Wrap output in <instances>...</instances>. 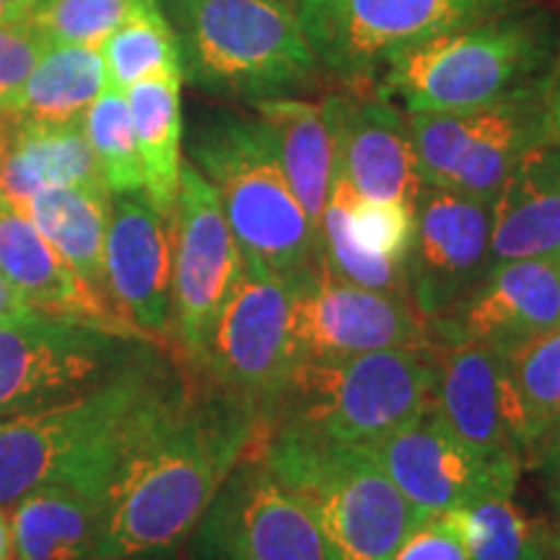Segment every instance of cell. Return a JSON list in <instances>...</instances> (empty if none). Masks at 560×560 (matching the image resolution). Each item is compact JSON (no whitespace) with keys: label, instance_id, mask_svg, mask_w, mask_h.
<instances>
[{"label":"cell","instance_id":"cell-1","mask_svg":"<svg viewBox=\"0 0 560 560\" xmlns=\"http://www.w3.org/2000/svg\"><path fill=\"white\" fill-rule=\"evenodd\" d=\"M257 429L260 420L185 363L104 486L96 560L177 550Z\"/></svg>","mask_w":560,"mask_h":560},{"label":"cell","instance_id":"cell-2","mask_svg":"<svg viewBox=\"0 0 560 560\" xmlns=\"http://www.w3.org/2000/svg\"><path fill=\"white\" fill-rule=\"evenodd\" d=\"M182 371L149 342L94 387L0 418V506L60 480L104 493L125 444Z\"/></svg>","mask_w":560,"mask_h":560},{"label":"cell","instance_id":"cell-3","mask_svg":"<svg viewBox=\"0 0 560 560\" xmlns=\"http://www.w3.org/2000/svg\"><path fill=\"white\" fill-rule=\"evenodd\" d=\"M433 353L384 348L342 359H301L260 429L369 450L429 408Z\"/></svg>","mask_w":560,"mask_h":560},{"label":"cell","instance_id":"cell-4","mask_svg":"<svg viewBox=\"0 0 560 560\" xmlns=\"http://www.w3.org/2000/svg\"><path fill=\"white\" fill-rule=\"evenodd\" d=\"M190 161L219 192L244 268L285 283L317 268L319 229L293 195L260 120L213 117L195 132Z\"/></svg>","mask_w":560,"mask_h":560},{"label":"cell","instance_id":"cell-5","mask_svg":"<svg viewBox=\"0 0 560 560\" xmlns=\"http://www.w3.org/2000/svg\"><path fill=\"white\" fill-rule=\"evenodd\" d=\"M252 444L280 486L310 511L335 560H392L429 516L366 450L262 429Z\"/></svg>","mask_w":560,"mask_h":560},{"label":"cell","instance_id":"cell-6","mask_svg":"<svg viewBox=\"0 0 560 560\" xmlns=\"http://www.w3.org/2000/svg\"><path fill=\"white\" fill-rule=\"evenodd\" d=\"M552 50V24L540 11H511L446 32L397 55L376 94L418 112H467L532 89Z\"/></svg>","mask_w":560,"mask_h":560},{"label":"cell","instance_id":"cell-7","mask_svg":"<svg viewBox=\"0 0 560 560\" xmlns=\"http://www.w3.org/2000/svg\"><path fill=\"white\" fill-rule=\"evenodd\" d=\"M190 75L221 94L291 96L319 62L289 0H177Z\"/></svg>","mask_w":560,"mask_h":560},{"label":"cell","instance_id":"cell-8","mask_svg":"<svg viewBox=\"0 0 560 560\" xmlns=\"http://www.w3.org/2000/svg\"><path fill=\"white\" fill-rule=\"evenodd\" d=\"M529 0H299L319 68L369 83L397 55L478 21L527 9Z\"/></svg>","mask_w":560,"mask_h":560},{"label":"cell","instance_id":"cell-9","mask_svg":"<svg viewBox=\"0 0 560 560\" xmlns=\"http://www.w3.org/2000/svg\"><path fill=\"white\" fill-rule=\"evenodd\" d=\"M182 545L185 560H335L317 522L280 486L255 444Z\"/></svg>","mask_w":560,"mask_h":560},{"label":"cell","instance_id":"cell-10","mask_svg":"<svg viewBox=\"0 0 560 560\" xmlns=\"http://www.w3.org/2000/svg\"><path fill=\"white\" fill-rule=\"evenodd\" d=\"M172 335L179 359L198 369L210 330L244 272V257L219 192L192 161H182L172 215Z\"/></svg>","mask_w":560,"mask_h":560},{"label":"cell","instance_id":"cell-11","mask_svg":"<svg viewBox=\"0 0 560 560\" xmlns=\"http://www.w3.org/2000/svg\"><path fill=\"white\" fill-rule=\"evenodd\" d=\"M293 363L291 285L244 268L192 371L262 423Z\"/></svg>","mask_w":560,"mask_h":560},{"label":"cell","instance_id":"cell-12","mask_svg":"<svg viewBox=\"0 0 560 560\" xmlns=\"http://www.w3.org/2000/svg\"><path fill=\"white\" fill-rule=\"evenodd\" d=\"M149 342L30 314L0 325V418L94 387Z\"/></svg>","mask_w":560,"mask_h":560},{"label":"cell","instance_id":"cell-13","mask_svg":"<svg viewBox=\"0 0 560 560\" xmlns=\"http://www.w3.org/2000/svg\"><path fill=\"white\" fill-rule=\"evenodd\" d=\"M366 452L405 499L429 514L467 509L493 495H514L522 472L516 454L478 450L457 436L433 402Z\"/></svg>","mask_w":560,"mask_h":560},{"label":"cell","instance_id":"cell-14","mask_svg":"<svg viewBox=\"0 0 560 560\" xmlns=\"http://www.w3.org/2000/svg\"><path fill=\"white\" fill-rule=\"evenodd\" d=\"M291 285L293 359H342L384 348H429V322L408 299L348 283L325 262Z\"/></svg>","mask_w":560,"mask_h":560},{"label":"cell","instance_id":"cell-15","mask_svg":"<svg viewBox=\"0 0 560 560\" xmlns=\"http://www.w3.org/2000/svg\"><path fill=\"white\" fill-rule=\"evenodd\" d=\"M490 226V202L423 185L408 255V291L425 322L450 317L488 276Z\"/></svg>","mask_w":560,"mask_h":560},{"label":"cell","instance_id":"cell-16","mask_svg":"<svg viewBox=\"0 0 560 560\" xmlns=\"http://www.w3.org/2000/svg\"><path fill=\"white\" fill-rule=\"evenodd\" d=\"M172 219L145 192L112 195L104 293L140 338L159 346L172 335Z\"/></svg>","mask_w":560,"mask_h":560},{"label":"cell","instance_id":"cell-17","mask_svg":"<svg viewBox=\"0 0 560 560\" xmlns=\"http://www.w3.org/2000/svg\"><path fill=\"white\" fill-rule=\"evenodd\" d=\"M560 327V257L493 265L450 317L429 322L433 350L478 342L503 355Z\"/></svg>","mask_w":560,"mask_h":560},{"label":"cell","instance_id":"cell-18","mask_svg":"<svg viewBox=\"0 0 560 560\" xmlns=\"http://www.w3.org/2000/svg\"><path fill=\"white\" fill-rule=\"evenodd\" d=\"M332 132L335 172L361 198L416 210L423 190L408 117L389 100L361 91L322 102Z\"/></svg>","mask_w":560,"mask_h":560},{"label":"cell","instance_id":"cell-19","mask_svg":"<svg viewBox=\"0 0 560 560\" xmlns=\"http://www.w3.org/2000/svg\"><path fill=\"white\" fill-rule=\"evenodd\" d=\"M0 278L39 317L143 340L115 312L109 299L79 276V270L42 236L26 210L11 206L3 198H0Z\"/></svg>","mask_w":560,"mask_h":560},{"label":"cell","instance_id":"cell-20","mask_svg":"<svg viewBox=\"0 0 560 560\" xmlns=\"http://www.w3.org/2000/svg\"><path fill=\"white\" fill-rule=\"evenodd\" d=\"M490 210V268L560 257V140L552 132L516 159Z\"/></svg>","mask_w":560,"mask_h":560},{"label":"cell","instance_id":"cell-21","mask_svg":"<svg viewBox=\"0 0 560 560\" xmlns=\"http://www.w3.org/2000/svg\"><path fill=\"white\" fill-rule=\"evenodd\" d=\"M5 112L0 132V198L24 208L50 187H104L83 120L32 122Z\"/></svg>","mask_w":560,"mask_h":560},{"label":"cell","instance_id":"cell-22","mask_svg":"<svg viewBox=\"0 0 560 560\" xmlns=\"http://www.w3.org/2000/svg\"><path fill=\"white\" fill-rule=\"evenodd\" d=\"M433 369L431 402L446 425L478 450L516 454L503 412L501 355L478 342H454L433 353Z\"/></svg>","mask_w":560,"mask_h":560},{"label":"cell","instance_id":"cell-23","mask_svg":"<svg viewBox=\"0 0 560 560\" xmlns=\"http://www.w3.org/2000/svg\"><path fill=\"white\" fill-rule=\"evenodd\" d=\"M503 412L522 465L560 450V327L501 355Z\"/></svg>","mask_w":560,"mask_h":560},{"label":"cell","instance_id":"cell-24","mask_svg":"<svg viewBox=\"0 0 560 560\" xmlns=\"http://www.w3.org/2000/svg\"><path fill=\"white\" fill-rule=\"evenodd\" d=\"M16 560H96L102 493L83 482H47L9 506Z\"/></svg>","mask_w":560,"mask_h":560},{"label":"cell","instance_id":"cell-25","mask_svg":"<svg viewBox=\"0 0 560 560\" xmlns=\"http://www.w3.org/2000/svg\"><path fill=\"white\" fill-rule=\"evenodd\" d=\"M545 136H550L548 109L542 96L532 89L478 109L465 151L444 190L493 202L516 159Z\"/></svg>","mask_w":560,"mask_h":560},{"label":"cell","instance_id":"cell-26","mask_svg":"<svg viewBox=\"0 0 560 560\" xmlns=\"http://www.w3.org/2000/svg\"><path fill=\"white\" fill-rule=\"evenodd\" d=\"M255 109L293 195L319 229L335 172L332 132L325 107L296 96H272L255 102Z\"/></svg>","mask_w":560,"mask_h":560},{"label":"cell","instance_id":"cell-27","mask_svg":"<svg viewBox=\"0 0 560 560\" xmlns=\"http://www.w3.org/2000/svg\"><path fill=\"white\" fill-rule=\"evenodd\" d=\"M182 75H153L125 91L143 166V192L166 219L174 215L182 174Z\"/></svg>","mask_w":560,"mask_h":560},{"label":"cell","instance_id":"cell-28","mask_svg":"<svg viewBox=\"0 0 560 560\" xmlns=\"http://www.w3.org/2000/svg\"><path fill=\"white\" fill-rule=\"evenodd\" d=\"M109 208L112 192L104 187H50L24 206L42 236L102 293Z\"/></svg>","mask_w":560,"mask_h":560},{"label":"cell","instance_id":"cell-29","mask_svg":"<svg viewBox=\"0 0 560 560\" xmlns=\"http://www.w3.org/2000/svg\"><path fill=\"white\" fill-rule=\"evenodd\" d=\"M104 89L102 47L50 45L5 109L32 122H73Z\"/></svg>","mask_w":560,"mask_h":560},{"label":"cell","instance_id":"cell-30","mask_svg":"<svg viewBox=\"0 0 560 560\" xmlns=\"http://www.w3.org/2000/svg\"><path fill=\"white\" fill-rule=\"evenodd\" d=\"M109 86L128 91L153 75L185 73L182 47L159 11L156 0H143L102 45Z\"/></svg>","mask_w":560,"mask_h":560},{"label":"cell","instance_id":"cell-31","mask_svg":"<svg viewBox=\"0 0 560 560\" xmlns=\"http://www.w3.org/2000/svg\"><path fill=\"white\" fill-rule=\"evenodd\" d=\"M459 511L470 560H540L550 550V529L514 503L493 495Z\"/></svg>","mask_w":560,"mask_h":560},{"label":"cell","instance_id":"cell-32","mask_svg":"<svg viewBox=\"0 0 560 560\" xmlns=\"http://www.w3.org/2000/svg\"><path fill=\"white\" fill-rule=\"evenodd\" d=\"M83 132H86L107 190L112 195L143 192V166H140L125 91L107 83V89L83 115Z\"/></svg>","mask_w":560,"mask_h":560},{"label":"cell","instance_id":"cell-33","mask_svg":"<svg viewBox=\"0 0 560 560\" xmlns=\"http://www.w3.org/2000/svg\"><path fill=\"white\" fill-rule=\"evenodd\" d=\"M143 0H37L26 21L50 45L102 47Z\"/></svg>","mask_w":560,"mask_h":560},{"label":"cell","instance_id":"cell-34","mask_svg":"<svg viewBox=\"0 0 560 560\" xmlns=\"http://www.w3.org/2000/svg\"><path fill=\"white\" fill-rule=\"evenodd\" d=\"M47 47L50 42L34 30L26 16L0 24V109L9 107Z\"/></svg>","mask_w":560,"mask_h":560},{"label":"cell","instance_id":"cell-35","mask_svg":"<svg viewBox=\"0 0 560 560\" xmlns=\"http://www.w3.org/2000/svg\"><path fill=\"white\" fill-rule=\"evenodd\" d=\"M392 560H470L459 511L429 514L405 537Z\"/></svg>","mask_w":560,"mask_h":560},{"label":"cell","instance_id":"cell-36","mask_svg":"<svg viewBox=\"0 0 560 560\" xmlns=\"http://www.w3.org/2000/svg\"><path fill=\"white\" fill-rule=\"evenodd\" d=\"M30 314H34V312L24 304V301H21L19 293L13 291L3 278H0V325H5V322H13V319H21V317H30Z\"/></svg>","mask_w":560,"mask_h":560},{"label":"cell","instance_id":"cell-37","mask_svg":"<svg viewBox=\"0 0 560 560\" xmlns=\"http://www.w3.org/2000/svg\"><path fill=\"white\" fill-rule=\"evenodd\" d=\"M545 109H548L550 132L560 140V62H558L556 73H552L548 94H545Z\"/></svg>","mask_w":560,"mask_h":560},{"label":"cell","instance_id":"cell-38","mask_svg":"<svg viewBox=\"0 0 560 560\" xmlns=\"http://www.w3.org/2000/svg\"><path fill=\"white\" fill-rule=\"evenodd\" d=\"M0 560H16V552H13L11 514L5 506H0Z\"/></svg>","mask_w":560,"mask_h":560},{"label":"cell","instance_id":"cell-39","mask_svg":"<svg viewBox=\"0 0 560 560\" xmlns=\"http://www.w3.org/2000/svg\"><path fill=\"white\" fill-rule=\"evenodd\" d=\"M34 3H37V0H0V24L24 19L26 13L32 11Z\"/></svg>","mask_w":560,"mask_h":560},{"label":"cell","instance_id":"cell-40","mask_svg":"<svg viewBox=\"0 0 560 560\" xmlns=\"http://www.w3.org/2000/svg\"><path fill=\"white\" fill-rule=\"evenodd\" d=\"M552 457H556V470H552V499H556L560 509V450L552 454Z\"/></svg>","mask_w":560,"mask_h":560},{"label":"cell","instance_id":"cell-41","mask_svg":"<svg viewBox=\"0 0 560 560\" xmlns=\"http://www.w3.org/2000/svg\"><path fill=\"white\" fill-rule=\"evenodd\" d=\"M128 560H177V556L174 552H151V556H136Z\"/></svg>","mask_w":560,"mask_h":560},{"label":"cell","instance_id":"cell-42","mask_svg":"<svg viewBox=\"0 0 560 560\" xmlns=\"http://www.w3.org/2000/svg\"><path fill=\"white\" fill-rule=\"evenodd\" d=\"M550 542H552V548H556V552L560 556V532H550Z\"/></svg>","mask_w":560,"mask_h":560},{"label":"cell","instance_id":"cell-43","mask_svg":"<svg viewBox=\"0 0 560 560\" xmlns=\"http://www.w3.org/2000/svg\"><path fill=\"white\" fill-rule=\"evenodd\" d=\"M540 560H560V556L556 552V548H552V542H550V550L545 552V556H542Z\"/></svg>","mask_w":560,"mask_h":560}]
</instances>
